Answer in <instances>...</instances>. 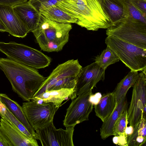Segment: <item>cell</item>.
Returning a JSON list of instances; mask_svg holds the SVG:
<instances>
[{
  "mask_svg": "<svg viewBox=\"0 0 146 146\" xmlns=\"http://www.w3.org/2000/svg\"><path fill=\"white\" fill-rule=\"evenodd\" d=\"M0 69L9 81L13 90L27 102L30 101L46 78L36 69L8 58H0Z\"/></svg>",
  "mask_w": 146,
  "mask_h": 146,
  "instance_id": "6da1fadb",
  "label": "cell"
},
{
  "mask_svg": "<svg viewBox=\"0 0 146 146\" xmlns=\"http://www.w3.org/2000/svg\"><path fill=\"white\" fill-rule=\"evenodd\" d=\"M56 5L76 19L78 25L88 30L107 29L112 25L101 0H61Z\"/></svg>",
  "mask_w": 146,
  "mask_h": 146,
  "instance_id": "7a4b0ae2",
  "label": "cell"
},
{
  "mask_svg": "<svg viewBox=\"0 0 146 146\" xmlns=\"http://www.w3.org/2000/svg\"><path fill=\"white\" fill-rule=\"evenodd\" d=\"M72 28L71 24L52 21L41 14L38 27L32 32L42 50L58 52L61 51L68 42Z\"/></svg>",
  "mask_w": 146,
  "mask_h": 146,
  "instance_id": "3957f363",
  "label": "cell"
},
{
  "mask_svg": "<svg viewBox=\"0 0 146 146\" xmlns=\"http://www.w3.org/2000/svg\"><path fill=\"white\" fill-rule=\"evenodd\" d=\"M0 52L8 58L36 69L47 67L51 62L50 58L40 51L14 42H0Z\"/></svg>",
  "mask_w": 146,
  "mask_h": 146,
  "instance_id": "277c9868",
  "label": "cell"
},
{
  "mask_svg": "<svg viewBox=\"0 0 146 146\" xmlns=\"http://www.w3.org/2000/svg\"><path fill=\"white\" fill-rule=\"evenodd\" d=\"M105 42L131 70H146V49L122 40L112 35L106 38Z\"/></svg>",
  "mask_w": 146,
  "mask_h": 146,
  "instance_id": "5b68a950",
  "label": "cell"
},
{
  "mask_svg": "<svg viewBox=\"0 0 146 146\" xmlns=\"http://www.w3.org/2000/svg\"><path fill=\"white\" fill-rule=\"evenodd\" d=\"M106 34L146 49V23L130 17L112 24Z\"/></svg>",
  "mask_w": 146,
  "mask_h": 146,
  "instance_id": "8992f818",
  "label": "cell"
},
{
  "mask_svg": "<svg viewBox=\"0 0 146 146\" xmlns=\"http://www.w3.org/2000/svg\"><path fill=\"white\" fill-rule=\"evenodd\" d=\"M130 104L127 110L128 123L133 128L146 118V70L138 74L133 86Z\"/></svg>",
  "mask_w": 146,
  "mask_h": 146,
  "instance_id": "52a82bcc",
  "label": "cell"
},
{
  "mask_svg": "<svg viewBox=\"0 0 146 146\" xmlns=\"http://www.w3.org/2000/svg\"><path fill=\"white\" fill-rule=\"evenodd\" d=\"M22 107L27 120L35 130L53 122L59 108L52 103H40L33 100L23 103Z\"/></svg>",
  "mask_w": 146,
  "mask_h": 146,
  "instance_id": "ba28073f",
  "label": "cell"
},
{
  "mask_svg": "<svg viewBox=\"0 0 146 146\" xmlns=\"http://www.w3.org/2000/svg\"><path fill=\"white\" fill-rule=\"evenodd\" d=\"M92 91L78 96L72 101L66 109L63 124L66 127L75 126L82 122L89 120L94 105L90 100Z\"/></svg>",
  "mask_w": 146,
  "mask_h": 146,
  "instance_id": "9c48e42d",
  "label": "cell"
},
{
  "mask_svg": "<svg viewBox=\"0 0 146 146\" xmlns=\"http://www.w3.org/2000/svg\"><path fill=\"white\" fill-rule=\"evenodd\" d=\"M74 127L57 129L52 122L35 131L42 146H74L73 136Z\"/></svg>",
  "mask_w": 146,
  "mask_h": 146,
  "instance_id": "30bf717a",
  "label": "cell"
},
{
  "mask_svg": "<svg viewBox=\"0 0 146 146\" xmlns=\"http://www.w3.org/2000/svg\"><path fill=\"white\" fill-rule=\"evenodd\" d=\"M105 70L95 62L82 67L75 88L76 96L92 91L99 82L104 80Z\"/></svg>",
  "mask_w": 146,
  "mask_h": 146,
  "instance_id": "8fae6325",
  "label": "cell"
},
{
  "mask_svg": "<svg viewBox=\"0 0 146 146\" xmlns=\"http://www.w3.org/2000/svg\"><path fill=\"white\" fill-rule=\"evenodd\" d=\"M82 68L78 59L69 60L59 65L52 71L49 76L46 78L33 97L47 90L56 82L70 77L78 76Z\"/></svg>",
  "mask_w": 146,
  "mask_h": 146,
  "instance_id": "7c38bea8",
  "label": "cell"
},
{
  "mask_svg": "<svg viewBox=\"0 0 146 146\" xmlns=\"http://www.w3.org/2000/svg\"><path fill=\"white\" fill-rule=\"evenodd\" d=\"M0 21L7 32L14 36L23 38L29 32L15 14L13 7L0 5Z\"/></svg>",
  "mask_w": 146,
  "mask_h": 146,
  "instance_id": "4fadbf2b",
  "label": "cell"
},
{
  "mask_svg": "<svg viewBox=\"0 0 146 146\" xmlns=\"http://www.w3.org/2000/svg\"><path fill=\"white\" fill-rule=\"evenodd\" d=\"M0 136L9 146H38L4 118L0 121Z\"/></svg>",
  "mask_w": 146,
  "mask_h": 146,
  "instance_id": "5bb4252c",
  "label": "cell"
},
{
  "mask_svg": "<svg viewBox=\"0 0 146 146\" xmlns=\"http://www.w3.org/2000/svg\"><path fill=\"white\" fill-rule=\"evenodd\" d=\"M19 18L29 31L31 32L38 27L41 14L28 1L13 7Z\"/></svg>",
  "mask_w": 146,
  "mask_h": 146,
  "instance_id": "9a60e30c",
  "label": "cell"
},
{
  "mask_svg": "<svg viewBox=\"0 0 146 146\" xmlns=\"http://www.w3.org/2000/svg\"><path fill=\"white\" fill-rule=\"evenodd\" d=\"M76 97L75 88H62L46 90L33 97L31 100L40 103H52L56 107L59 108L66 99L69 98L72 100Z\"/></svg>",
  "mask_w": 146,
  "mask_h": 146,
  "instance_id": "2e32d148",
  "label": "cell"
},
{
  "mask_svg": "<svg viewBox=\"0 0 146 146\" xmlns=\"http://www.w3.org/2000/svg\"><path fill=\"white\" fill-rule=\"evenodd\" d=\"M104 12L112 24L129 16L124 0H101Z\"/></svg>",
  "mask_w": 146,
  "mask_h": 146,
  "instance_id": "e0dca14e",
  "label": "cell"
},
{
  "mask_svg": "<svg viewBox=\"0 0 146 146\" xmlns=\"http://www.w3.org/2000/svg\"><path fill=\"white\" fill-rule=\"evenodd\" d=\"M128 103L126 96L122 98L118 103L111 115L103 122L100 128V135L103 139L113 135V129L116 121L123 111L128 108Z\"/></svg>",
  "mask_w": 146,
  "mask_h": 146,
  "instance_id": "ac0fdd59",
  "label": "cell"
},
{
  "mask_svg": "<svg viewBox=\"0 0 146 146\" xmlns=\"http://www.w3.org/2000/svg\"><path fill=\"white\" fill-rule=\"evenodd\" d=\"M0 100L36 139L39 140L38 135L26 118L22 106L5 94L0 93Z\"/></svg>",
  "mask_w": 146,
  "mask_h": 146,
  "instance_id": "d6986e66",
  "label": "cell"
},
{
  "mask_svg": "<svg viewBox=\"0 0 146 146\" xmlns=\"http://www.w3.org/2000/svg\"><path fill=\"white\" fill-rule=\"evenodd\" d=\"M116 105L115 96L113 92L104 94L94 106L96 115L103 122L112 113Z\"/></svg>",
  "mask_w": 146,
  "mask_h": 146,
  "instance_id": "ffe728a7",
  "label": "cell"
},
{
  "mask_svg": "<svg viewBox=\"0 0 146 146\" xmlns=\"http://www.w3.org/2000/svg\"><path fill=\"white\" fill-rule=\"evenodd\" d=\"M40 13L50 20L57 22L71 24L76 23L77 20L68 13L53 5L40 10Z\"/></svg>",
  "mask_w": 146,
  "mask_h": 146,
  "instance_id": "44dd1931",
  "label": "cell"
},
{
  "mask_svg": "<svg viewBox=\"0 0 146 146\" xmlns=\"http://www.w3.org/2000/svg\"><path fill=\"white\" fill-rule=\"evenodd\" d=\"M137 71L131 70L117 84L113 91L116 98L117 104L125 96L129 89L133 86L138 77Z\"/></svg>",
  "mask_w": 146,
  "mask_h": 146,
  "instance_id": "7402d4cb",
  "label": "cell"
},
{
  "mask_svg": "<svg viewBox=\"0 0 146 146\" xmlns=\"http://www.w3.org/2000/svg\"><path fill=\"white\" fill-rule=\"evenodd\" d=\"M133 128L132 133L127 137V146H141L145 145L146 118H143L140 122Z\"/></svg>",
  "mask_w": 146,
  "mask_h": 146,
  "instance_id": "603a6c76",
  "label": "cell"
},
{
  "mask_svg": "<svg viewBox=\"0 0 146 146\" xmlns=\"http://www.w3.org/2000/svg\"><path fill=\"white\" fill-rule=\"evenodd\" d=\"M0 115L1 118L5 119L11 124L21 131L32 141L38 145L35 137L28 131L0 100Z\"/></svg>",
  "mask_w": 146,
  "mask_h": 146,
  "instance_id": "cb8c5ba5",
  "label": "cell"
},
{
  "mask_svg": "<svg viewBox=\"0 0 146 146\" xmlns=\"http://www.w3.org/2000/svg\"><path fill=\"white\" fill-rule=\"evenodd\" d=\"M95 62L100 67L106 70L109 65L119 61V59L108 46L101 54L96 57Z\"/></svg>",
  "mask_w": 146,
  "mask_h": 146,
  "instance_id": "d4e9b609",
  "label": "cell"
},
{
  "mask_svg": "<svg viewBox=\"0 0 146 146\" xmlns=\"http://www.w3.org/2000/svg\"><path fill=\"white\" fill-rule=\"evenodd\" d=\"M127 110L126 109L123 111L114 124L113 135L114 136L125 137L127 138L125 131L128 124Z\"/></svg>",
  "mask_w": 146,
  "mask_h": 146,
  "instance_id": "484cf974",
  "label": "cell"
},
{
  "mask_svg": "<svg viewBox=\"0 0 146 146\" xmlns=\"http://www.w3.org/2000/svg\"><path fill=\"white\" fill-rule=\"evenodd\" d=\"M127 6L129 17L146 23V15L143 14L129 0H124Z\"/></svg>",
  "mask_w": 146,
  "mask_h": 146,
  "instance_id": "4316f807",
  "label": "cell"
},
{
  "mask_svg": "<svg viewBox=\"0 0 146 146\" xmlns=\"http://www.w3.org/2000/svg\"><path fill=\"white\" fill-rule=\"evenodd\" d=\"M61 0H29L28 2L38 11L49 6L55 5Z\"/></svg>",
  "mask_w": 146,
  "mask_h": 146,
  "instance_id": "83f0119b",
  "label": "cell"
},
{
  "mask_svg": "<svg viewBox=\"0 0 146 146\" xmlns=\"http://www.w3.org/2000/svg\"><path fill=\"white\" fill-rule=\"evenodd\" d=\"M143 14L146 15V0H129Z\"/></svg>",
  "mask_w": 146,
  "mask_h": 146,
  "instance_id": "f1b7e54d",
  "label": "cell"
},
{
  "mask_svg": "<svg viewBox=\"0 0 146 146\" xmlns=\"http://www.w3.org/2000/svg\"><path fill=\"white\" fill-rule=\"evenodd\" d=\"M28 0H0V5L13 7L15 5L24 3Z\"/></svg>",
  "mask_w": 146,
  "mask_h": 146,
  "instance_id": "f546056e",
  "label": "cell"
},
{
  "mask_svg": "<svg viewBox=\"0 0 146 146\" xmlns=\"http://www.w3.org/2000/svg\"><path fill=\"white\" fill-rule=\"evenodd\" d=\"M102 96L101 94L100 93L94 94H92L90 96V100L93 103L94 106H95L98 103Z\"/></svg>",
  "mask_w": 146,
  "mask_h": 146,
  "instance_id": "4dcf8cb0",
  "label": "cell"
},
{
  "mask_svg": "<svg viewBox=\"0 0 146 146\" xmlns=\"http://www.w3.org/2000/svg\"><path fill=\"white\" fill-rule=\"evenodd\" d=\"M0 146H9L5 140L0 136Z\"/></svg>",
  "mask_w": 146,
  "mask_h": 146,
  "instance_id": "1f68e13d",
  "label": "cell"
},
{
  "mask_svg": "<svg viewBox=\"0 0 146 146\" xmlns=\"http://www.w3.org/2000/svg\"><path fill=\"white\" fill-rule=\"evenodd\" d=\"M0 32H7V30L5 27L0 21Z\"/></svg>",
  "mask_w": 146,
  "mask_h": 146,
  "instance_id": "d6a6232c",
  "label": "cell"
}]
</instances>
